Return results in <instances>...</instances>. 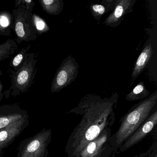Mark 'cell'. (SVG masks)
I'll return each mask as SVG.
<instances>
[{
    "label": "cell",
    "mask_w": 157,
    "mask_h": 157,
    "mask_svg": "<svg viewBox=\"0 0 157 157\" xmlns=\"http://www.w3.org/2000/svg\"><path fill=\"white\" fill-rule=\"evenodd\" d=\"M35 53H29L28 57L21 68L17 71L10 69L11 86L9 90L4 92L5 98L10 95L17 96L26 92L34 83V79L37 71L36 66L38 59Z\"/></svg>",
    "instance_id": "cell-3"
},
{
    "label": "cell",
    "mask_w": 157,
    "mask_h": 157,
    "mask_svg": "<svg viewBox=\"0 0 157 157\" xmlns=\"http://www.w3.org/2000/svg\"><path fill=\"white\" fill-rule=\"evenodd\" d=\"M153 54V48L151 41H148L144 48L139 56L132 71L131 78L136 79L142 72L150 60Z\"/></svg>",
    "instance_id": "cell-12"
},
{
    "label": "cell",
    "mask_w": 157,
    "mask_h": 157,
    "mask_svg": "<svg viewBox=\"0 0 157 157\" xmlns=\"http://www.w3.org/2000/svg\"><path fill=\"white\" fill-rule=\"evenodd\" d=\"M28 116L27 112L17 105L0 106V130L13 122Z\"/></svg>",
    "instance_id": "cell-11"
},
{
    "label": "cell",
    "mask_w": 157,
    "mask_h": 157,
    "mask_svg": "<svg viewBox=\"0 0 157 157\" xmlns=\"http://www.w3.org/2000/svg\"><path fill=\"white\" fill-rule=\"evenodd\" d=\"M157 103V92L134 105L121 118L117 132L110 137L112 147L117 150L145 122Z\"/></svg>",
    "instance_id": "cell-2"
},
{
    "label": "cell",
    "mask_w": 157,
    "mask_h": 157,
    "mask_svg": "<svg viewBox=\"0 0 157 157\" xmlns=\"http://www.w3.org/2000/svg\"><path fill=\"white\" fill-rule=\"evenodd\" d=\"M136 0H117L116 4L112 13L105 19L106 26L117 27L128 13L132 12Z\"/></svg>",
    "instance_id": "cell-10"
},
{
    "label": "cell",
    "mask_w": 157,
    "mask_h": 157,
    "mask_svg": "<svg viewBox=\"0 0 157 157\" xmlns=\"http://www.w3.org/2000/svg\"><path fill=\"white\" fill-rule=\"evenodd\" d=\"M2 72L1 70H0V101H1L3 99V97L4 96V93L2 92L3 90V85L2 83L1 80V77L2 75Z\"/></svg>",
    "instance_id": "cell-22"
},
{
    "label": "cell",
    "mask_w": 157,
    "mask_h": 157,
    "mask_svg": "<svg viewBox=\"0 0 157 157\" xmlns=\"http://www.w3.org/2000/svg\"><path fill=\"white\" fill-rule=\"evenodd\" d=\"M79 66L71 56L64 59L57 70L51 86V92H58L73 82L78 76Z\"/></svg>",
    "instance_id": "cell-6"
},
{
    "label": "cell",
    "mask_w": 157,
    "mask_h": 157,
    "mask_svg": "<svg viewBox=\"0 0 157 157\" xmlns=\"http://www.w3.org/2000/svg\"><path fill=\"white\" fill-rule=\"evenodd\" d=\"M29 116L12 123L0 130V151L10 145L28 126Z\"/></svg>",
    "instance_id": "cell-9"
},
{
    "label": "cell",
    "mask_w": 157,
    "mask_h": 157,
    "mask_svg": "<svg viewBox=\"0 0 157 157\" xmlns=\"http://www.w3.org/2000/svg\"><path fill=\"white\" fill-rule=\"evenodd\" d=\"M154 157H157V154H156V155H155V156H154Z\"/></svg>",
    "instance_id": "cell-23"
},
{
    "label": "cell",
    "mask_w": 157,
    "mask_h": 157,
    "mask_svg": "<svg viewBox=\"0 0 157 157\" xmlns=\"http://www.w3.org/2000/svg\"><path fill=\"white\" fill-rule=\"evenodd\" d=\"M12 14L13 16V30L16 35L15 41L17 44L35 41L38 35L33 24V13L27 10L25 5H21L13 10Z\"/></svg>",
    "instance_id": "cell-5"
},
{
    "label": "cell",
    "mask_w": 157,
    "mask_h": 157,
    "mask_svg": "<svg viewBox=\"0 0 157 157\" xmlns=\"http://www.w3.org/2000/svg\"><path fill=\"white\" fill-rule=\"evenodd\" d=\"M52 138L51 129L44 128L33 136L25 139L19 146L17 157H47Z\"/></svg>",
    "instance_id": "cell-4"
},
{
    "label": "cell",
    "mask_w": 157,
    "mask_h": 157,
    "mask_svg": "<svg viewBox=\"0 0 157 157\" xmlns=\"http://www.w3.org/2000/svg\"><path fill=\"white\" fill-rule=\"evenodd\" d=\"M39 2L42 9L50 15H59L64 7L62 0H39Z\"/></svg>",
    "instance_id": "cell-14"
},
{
    "label": "cell",
    "mask_w": 157,
    "mask_h": 157,
    "mask_svg": "<svg viewBox=\"0 0 157 157\" xmlns=\"http://www.w3.org/2000/svg\"><path fill=\"white\" fill-rule=\"evenodd\" d=\"M111 134L112 128L104 130L84 147L78 157H102L107 150L114 148L110 142Z\"/></svg>",
    "instance_id": "cell-7"
},
{
    "label": "cell",
    "mask_w": 157,
    "mask_h": 157,
    "mask_svg": "<svg viewBox=\"0 0 157 157\" xmlns=\"http://www.w3.org/2000/svg\"><path fill=\"white\" fill-rule=\"evenodd\" d=\"M11 30L5 29L0 25V37L1 36H9L11 34Z\"/></svg>",
    "instance_id": "cell-21"
},
{
    "label": "cell",
    "mask_w": 157,
    "mask_h": 157,
    "mask_svg": "<svg viewBox=\"0 0 157 157\" xmlns=\"http://www.w3.org/2000/svg\"><path fill=\"white\" fill-rule=\"evenodd\" d=\"M15 3V9H17L20 5H24L26 7V10L32 13L35 6V2L32 0H16Z\"/></svg>",
    "instance_id": "cell-20"
},
{
    "label": "cell",
    "mask_w": 157,
    "mask_h": 157,
    "mask_svg": "<svg viewBox=\"0 0 157 157\" xmlns=\"http://www.w3.org/2000/svg\"><path fill=\"white\" fill-rule=\"evenodd\" d=\"M150 94L143 82H140L132 91L125 96L126 100L130 101L143 100L147 98Z\"/></svg>",
    "instance_id": "cell-15"
},
{
    "label": "cell",
    "mask_w": 157,
    "mask_h": 157,
    "mask_svg": "<svg viewBox=\"0 0 157 157\" xmlns=\"http://www.w3.org/2000/svg\"><path fill=\"white\" fill-rule=\"evenodd\" d=\"M13 16L12 13L9 11L0 12V25L5 29L13 30Z\"/></svg>",
    "instance_id": "cell-19"
},
{
    "label": "cell",
    "mask_w": 157,
    "mask_h": 157,
    "mask_svg": "<svg viewBox=\"0 0 157 157\" xmlns=\"http://www.w3.org/2000/svg\"><path fill=\"white\" fill-rule=\"evenodd\" d=\"M157 124V110H156L119 147L120 151H125L141 141L152 130Z\"/></svg>",
    "instance_id": "cell-8"
},
{
    "label": "cell",
    "mask_w": 157,
    "mask_h": 157,
    "mask_svg": "<svg viewBox=\"0 0 157 157\" xmlns=\"http://www.w3.org/2000/svg\"><path fill=\"white\" fill-rule=\"evenodd\" d=\"M118 97L117 92L109 98L88 94L68 112L79 115L81 119L69 137L65 148L68 157H78L88 143L104 130L112 128L115 121L114 110Z\"/></svg>",
    "instance_id": "cell-1"
},
{
    "label": "cell",
    "mask_w": 157,
    "mask_h": 157,
    "mask_svg": "<svg viewBox=\"0 0 157 157\" xmlns=\"http://www.w3.org/2000/svg\"><path fill=\"white\" fill-rule=\"evenodd\" d=\"M31 45L29 44L27 47L22 48L20 53L11 60L10 66L13 69V71H17L23 65L29 56L28 51L31 48Z\"/></svg>",
    "instance_id": "cell-17"
},
{
    "label": "cell",
    "mask_w": 157,
    "mask_h": 157,
    "mask_svg": "<svg viewBox=\"0 0 157 157\" xmlns=\"http://www.w3.org/2000/svg\"><path fill=\"white\" fill-rule=\"evenodd\" d=\"M17 47L15 41L11 39L0 44V61L5 60L13 55Z\"/></svg>",
    "instance_id": "cell-16"
},
{
    "label": "cell",
    "mask_w": 157,
    "mask_h": 157,
    "mask_svg": "<svg viewBox=\"0 0 157 157\" xmlns=\"http://www.w3.org/2000/svg\"><path fill=\"white\" fill-rule=\"evenodd\" d=\"M103 4H92L90 7L93 17L97 21H100L101 17L108 12L109 11L113 10L116 4L117 0H106L103 1Z\"/></svg>",
    "instance_id": "cell-13"
},
{
    "label": "cell",
    "mask_w": 157,
    "mask_h": 157,
    "mask_svg": "<svg viewBox=\"0 0 157 157\" xmlns=\"http://www.w3.org/2000/svg\"><path fill=\"white\" fill-rule=\"evenodd\" d=\"M33 22L38 35H41L49 31V26L45 21L36 13L33 14Z\"/></svg>",
    "instance_id": "cell-18"
}]
</instances>
